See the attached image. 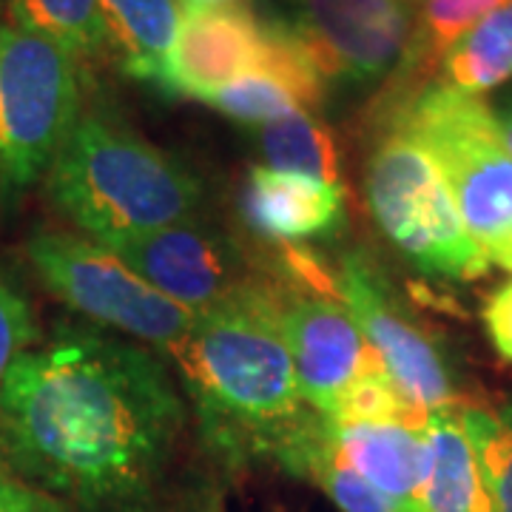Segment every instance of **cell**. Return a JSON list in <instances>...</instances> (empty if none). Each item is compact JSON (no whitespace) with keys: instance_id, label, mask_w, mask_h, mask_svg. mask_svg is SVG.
I'll list each match as a JSON object with an SVG mask.
<instances>
[{"instance_id":"obj_1","label":"cell","mask_w":512,"mask_h":512,"mask_svg":"<svg viewBox=\"0 0 512 512\" xmlns=\"http://www.w3.org/2000/svg\"><path fill=\"white\" fill-rule=\"evenodd\" d=\"M183 421L160 359L86 330L26 350L0 384L6 464L92 512L140 510Z\"/></svg>"},{"instance_id":"obj_2","label":"cell","mask_w":512,"mask_h":512,"mask_svg":"<svg viewBox=\"0 0 512 512\" xmlns=\"http://www.w3.org/2000/svg\"><path fill=\"white\" fill-rule=\"evenodd\" d=\"M168 353L208 439L231 453L279 458L316 416L299 393L276 291L265 276L197 313Z\"/></svg>"},{"instance_id":"obj_3","label":"cell","mask_w":512,"mask_h":512,"mask_svg":"<svg viewBox=\"0 0 512 512\" xmlns=\"http://www.w3.org/2000/svg\"><path fill=\"white\" fill-rule=\"evenodd\" d=\"M46 188L94 242L194 220L202 200L191 171L100 114H80L46 171Z\"/></svg>"},{"instance_id":"obj_4","label":"cell","mask_w":512,"mask_h":512,"mask_svg":"<svg viewBox=\"0 0 512 512\" xmlns=\"http://www.w3.org/2000/svg\"><path fill=\"white\" fill-rule=\"evenodd\" d=\"M439 163L458 214L490 265L512 271V151L481 97L430 80L387 106Z\"/></svg>"},{"instance_id":"obj_5","label":"cell","mask_w":512,"mask_h":512,"mask_svg":"<svg viewBox=\"0 0 512 512\" xmlns=\"http://www.w3.org/2000/svg\"><path fill=\"white\" fill-rule=\"evenodd\" d=\"M367 205L382 234L424 274L473 282L493 265L470 237L433 154L396 120L367 157Z\"/></svg>"},{"instance_id":"obj_6","label":"cell","mask_w":512,"mask_h":512,"mask_svg":"<svg viewBox=\"0 0 512 512\" xmlns=\"http://www.w3.org/2000/svg\"><path fill=\"white\" fill-rule=\"evenodd\" d=\"M80 120V66L49 37L0 20V188L40 177Z\"/></svg>"},{"instance_id":"obj_7","label":"cell","mask_w":512,"mask_h":512,"mask_svg":"<svg viewBox=\"0 0 512 512\" xmlns=\"http://www.w3.org/2000/svg\"><path fill=\"white\" fill-rule=\"evenodd\" d=\"M26 256L46 291L97 325L171 350L191 330L197 313L151 288L126 262L94 239L37 234Z\"/></svg>"},{"instance_id":"obj_8","label":"cell","mask_w":512,"mask_h":512,"mask_svg":"<svg viewBox=\"0 0 512 512\" xmlns=\"http://www.w3.org/2000/svg\"><path fill=\"white\" fill-rule=\"evenodd\" d=\"M285 26L330 86H373L399 69L416 26L404 0H285Z\"/></svg>"},{"instance_id":"obj_9","label":"cell","mask_w":512,"mask_h":512,"mask_svg":"<svg viewBox=\"0 0 512 512\" xmlns=\"http://www.w3.org/2000/svg\"><path fill=\"white\" fill-rule=\"evenodd\" d=\"M271 285L299 393L313 413L330 419L353 384L384 370L382 359L339 299L299 291L276 276H271Z\"/></svg>"},{"instance_id":"obj_10","label":"cell","mask_w":512,"mask_h":512,"mask_svg":"<svg viewBox=\"0 0 512 512\" xmlns=\"http://www.w3.org/2000/svg\"><path fill=\"white\" fill-rule=\"evenodd\" d=\"M336 293L367 345L382 359L387 376L424 413L453 407V382L436 345L404 316L373 265L348 254L336 271Z\"/></svg>"},{"instance_id":"obj_11","label":"cell","mask_w":512,"mask_h":512,"mask_svg":"<svg viewBox=\"0 0 512 512\" xmlns=\"http://www.w3.org/2000/svg\"><path fill=\"white\" fill-rule=\"evenodd\" d=\"M97 245L126 262L151 288L194 313L228 299L254 279L245 276L237 248L228 239L194 225V220Z\"/></svg>"},{"instance_id":"obj_12","label":"cell","mask_w":512,"mask_h":512,"mask_svg":"<svg viewBox=\"0 0 512 512\" xmlns=\"http://www.w3.org/2000/svg\"><path fill=\"white\" fill-rule=\"evenodd\" d=\"M265 46V18L251 6H217L183 12L168 55L163 92L208 100L239 74L254 72Z\"/></svg>"},{"instance_id":"obj_13","label":"cell","mask_w":512,"mask_h":512,"mask_svg":"<svg viewBox=\"0 0 512 512\" xmlns=\"http://www.w3.org/2000/svg\"><path fill=\"white\" fill-rule=\"evenodd\" d=\"M245 220L262 237L282 245L328 237L345 220L342 185L322 183L305 174L254 165L242 194Z\"/></svg>"},{"instance_id":"obj_14","label":"cell","mask_w":512,"mask_h":512,"mask_svg":"<svg viewBox=\"0 0 512 512\" xmlns=\"http://www.w3.org/2000/svg\"><path fill=\"white\" fill-rule=\"evenodd\" d=\"M325 430L339 458L404 512H419L427 470V427L399 421H333Z\"/></svg>"},{"instance_id":"obj_15","label":"cell","mask_w":512,"mask_h":512,"mask_svg":"<svg viewBox=\"0 0 512 512\" xmlns=\"http://www.w3.org/2000/svg\"><path fill=\"white\" fill-rule=\"evenodd\" d=\"M419 512H498L456 407L427 416V470Z\"/></svg>"},{"instance_id":"obj_16","label":"cell","mask_w":512,"mask_h":512,"mask_svg":"<svg viewBox=\"0 0 512 512\" xmlns=\"http://www.w3.org/2000/svg\"><path fill=\"white\" fill-rule=\"evenodd\" d=\"M97 12L120 69L163 89L183 20L180 0H97Z\"/></svg>"},{"instance_id":"obj_17","label":"cell","mask_w":512,"mask_h":512,"mask_svg":"<svg viewBox=\"0 0 512 512\" xmlns=\"http://www.w3.org/2000/svg\"><path fill=\"white\" fill-rule=\"evenodd\" d=\"M501 3L507 0H424L421 12H416V26L407 52L390 77V103H399L419 92L430 80H436V69L444 52Z\"/></svg>"},{"instance_id":"obj_18","label":"cell","mask_w":512,"mask_h":512,"mask_svg":"<svg viewBox=\"0 0 512 512\" xmlns=\"http://www.w3.org/2000/svg\"><path fill=\"white\" fill-rule=\"evenodd\" d=\"M436 80L464 94L495 92L512 80V0L481 18L444 52Z\"/></svg>"},{"instance_id":"obj_19","label":"cell","mask_w":512,"mask_h":512,"mask_svg":"<svg viewBox=\"0 0 512 512\" xmlns=\"http://www.w3.org/2000/svg\"><path fill=\"white\" fill-rule=\"evenodd\" d=\"M276 461L296 476L311 478L342 512H404L396 501L370 487L365 478L353 473L339 458L328 439L325 419L319 413Z\"/></svg>"},{"instance_id":"obj_20","label":"cell","mask_w":512,"mask_h":512,"mask_svg":"<svg viewBox=\"0 0 512 512\" xmlns=\"http://www.w3.org/2000/svg\"><path fill=\"white\" fill-rule=\"evenodd\" d=\"M259 148L271 168L342 185V151L333 128L316 111H293L259 126Z\"/></svg>"},{"instance_id":"obj_21","label":"cell","mask_w":512,"mask_h":512,"mask_svg":"<svg viewBox=\"0 0 512 512\" xmlns=\"http://www.w3.org/2000/svg\"><path fill=\"white\" fill-rule=\"evenodd\" d=\"M6 6L9 20L49 37L77 66L111 57L97 0H6Z\"/></svg>"},{"instance_id":"obj_22","label":"cell","mask_w":512,"mask_h":512,"mask_svg":"<svg viewBox=\"0 0 512 512\" xmlns=\"http://www.w3.org/2000/svg\"><path fill=\"white\" fill-rule=\"evenodd\" d=\"M458 421L473 444L478 467L498 512H512V404L510 407H461Z\"/></svg>"},{"instance_id":"obj_23","label":"cell","mask_w":512,"mask_h":512,"mask_svg":"<svg viewBox=\"0 0 512 512\" xmlns=\"http://www.w3.org/2000/svg\"><path fill=\"white\" fill-rule=\"evenodd\" d=\"M205 103L214 106L225 117L248 123V126H268L293 111H305L299 97L276 74L265 72V69L239 74L237 80L222 86L220 92L211 94Z\"/></svg>"},{"instance_id":"obj_24","label":"cell","mask_w":512,"mask_h":512,"mask_svg":"<svg viewBox=\"0 0 512 512\" xmlns=\"http://www.w3.org/2000/svg\"><path fill=\"white\" fill-rule=\"evenodd\" d=\"M35 316L26 296L0 276V384L35 342Z\"/></svg>"},{"instance_id":"obj_25","label":"cell","mask_w":512,"mask_h":512,"mask_svg":"<svg viewBox=\"0 0 512 512\" xmlns=\"http://www.w3.org/2000/svg\"><path fill=\"white\" fill-rule=\"evenodd\" d=\"M0 512H69L55 495L12 476L0 464Z\"/></svg>"},{"instance_id":"obj_26","label":"cell","mask_w":512,"mask_h":512,"mask_svg":"<svg viewBox=\"0 0 512 512\" xmlns=\"http://www.w3.org/2000/svg\"><path fill=\"white\" fill-rule=\"evenodd\" d=\"M481 316H484V328L498 356L512 362V279L490 293Z\"/></svg>"},{"instance_id":"obj_27","label":"cell","mask_w":512,"mask_h":512,"mask_svg":"<svg viewBox=\"0 0 512 512\" xmlns=\"http://www.w3.org/2000/svg\"><path fill=\"white\" fill-rule=\"evenodd\" d=\"M495 111V120H498V128H501V137H504V143L512 151V94L498 106Z\"/></svg>"},{"instance_id":"obj_28","label":"cell","mask_w":512,"mask_h":512,"mask_svg":"<svg viewBox=\"0 0 512 512\" xmlns=\"http://www.w3.org/2000/svg\"><path fill=\"white\" fill-rule=\"evenodd\" d=\"M242 0H180L183 12H194V9H217V6H234Z\"/></svg>"}]
</instances>
